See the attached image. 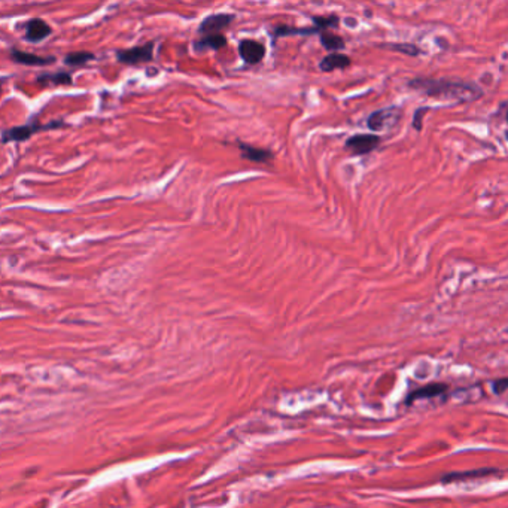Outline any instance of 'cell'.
I'll return each instance as SVG.
<instances>
[{
    "label": "cell",
    "instance_id": "obj_1",
    "mask_svg": "<svg viewBox=\"0 0 508 508\" xmlns=\"http://www.w3.org/2000/svg\"><path fill=\"white\" fill-rule=\"evenodd\" d=\"M408 87L424 93L428 97H435V99L439 100H452L457 103L475 102L483 96V90L480 87L462 81L417 78V80L410 81Z\"/></svg>",
    "mask_w": 508,
    "mask_h": 508
},
{
    "label": "cell",
    "instance_id": "obj_2",
    "mask_svg": "<svg viewBox=\"0 0 508 508\" xmlns=\"http://www.w3.org/2000/svg\"><path fill=\"white\" fill-rule=\"evenodd\" d=\"M66 124L58 120V121H53L50 124H39V123H33V124H26V125H18V127H12V129H8L3 131L2 134V142L8 143V142H26L32 138L33 134H36L37 131L42 130H53V129H60V127H64Z\"/></svg>",
    "mask_w": 508,
    "mask_h": 508
},
{
    "label": "cell",
    "instance_id": "obj_3",
    "mask_svg": "<svg viewBox=\"0 0 508 508\" xmlns=\"http://www.w3.org/2000/svg\"><path fill=\"white\" fill-rule=\"evenodd\" d=\"M401 109L397 106L392 107H385L371 114L367 120V125L371 131H382L386 129H392L401 118Z\"/></svg>",
    "mask_w": 508,
    "mask_h": 508
},
{
    "label": "cell",
    "instance_id": "obj_4",
    "mask_svg": "<svg viewBox=\"0 0 508 508\" xmlns=\"http://www.w3.org/2000/svg\"><path fill=\"white\" fill-rule=\"evenodd\" d=\"M154 46H155L154 42H148L145 45L129 48V50H118L115 53L116 60L129 66L149 63L154 58Z\"/></svg>",
    "mask_w": 508,
    "mask_h": 508
},
{
    "label": "cell",
    "instance_id": "obj_5",
    "mask_svg": "<svg viewBox=\"0 0 508 508\" xmlns=\"http://www.w3.org/2000/svg\"><path fill=\"white\" fill-rule=\"evenodd\" d=\"M498 474L502 475V471L493 466L477 468V470H468V471H453V473L444 474L442 478H439V483H443V484L461 483V482H468V480H478V478H486V477L498 475Z\"/></svg>",
    "mask_w": 508,
    "mask_h": 508
},
{
    "label": "cell",
    "instance_id": "obj_6",
    "mask_svg": "<svg viewBox=\"0 0 508 508\" xmlns=\"http://www.w3.org/2000/svg\"><path fill=\"white\" fill-rule=\"evenodd\" d=\"M380 138L377 134L367 133V134H355L346 140V149L352 155H365L373 152L379 148Z\"/></svg>",
    "mask_w": 508,
    "mask_h": 508
},
{
    "label": "cell",
    "instance_id": "obj_7",
    "mask_svg": "<svg viewBox=\"0 0 508 508\" xmlns=\"http://www.w3.org/2000/svg\"><path fill=\"white\" fill-rule=\"evenodd\" d=\"M236 15L233 14H213L206 17L201 21L199 27V35L200 36H209V35H219L221 30L227 28Z\"/></svg>",
    "mask_w": 508,
    "mask_h": 508
},
{
    "label": "cell",
    "instance_id": "obj_8",
    "mask_svg": "<svg viewBox=\"0 0 508 508\" xmlns=\"http://www.w3.org/2000/svg\"><path fill=\"white\" fill-rule=\"evenodd\" d=\"M24 30H26L24 33L26 41L32 42V44H37V42L45 41V39L53 33V27L41 18H33V19H28V21L24 24Z\"/></svg>",
    "mask_w": 508,
    "mask_h": 508
},
{
    "label": "cell",
    "instance_id": "obj_9",
    "mask_svg": "<svg viewBox=\"0 0 508 508\" xmlns=\"http://www.w3.org/2000/svg\"><path fill=\"white\" fill-rule=\"evenodd\" d=\"M239 54L242 60L248 64H258L266 57V46L262 44L253 41V39H245L239 45Z\"/></svg>",
    "mask_w": 508,
    "mask_h": 508
},
{
    "label": "cell",
    "instance_id": "obj_10",
    "mask_svg": "<svg viewBox=\"0 0 508 508\" xmlns=\"http://www.w3.org/2000/svg\"><path fill=\"white\" fill-rule=\"evenodd\" d=\"M447 389H448V386L446 383H429L426 386H422V388L413 390V392H410L407 395L404 403L407 406H410V404H413L415 401H419V399L435 398V397L446 394Z\"/></svg>",
    "mask_w": 508,
    "mask_h": 508
},
{
    "label": "cell",
    "instance_id": "obj_11",
    "mask_svg": "<svg viewBox=\"0 0 508 508\" xmlns=\"http://www.w3.org/2000/svg\"><path fill=\"white\" fill-rule=\"evenodd\" d=\"M11 60L23 66H50L55 63V57H41L32 53H24L19 50L11 51Z\"/></svg>",
    "mask_w": 508,
    "mask_h": 508
},
{
    "label": "cell",
    "instance_id": "obj_12",
    "mask_svg": "<svg viewBox=\"0 0 508 508\" xmlns=\"http://www.w3.org/2000/svg\"><path fill=\"white\" fill-rule=\"evenodd\" d=\"M350 64H352V60L347 55L340 54V53H333V54L324 57V60L319 63V69L322 72H333L336 69H346V67H349Z\"/></svg>",
    "mask_w": 508,
    "mask_h": 508
},
{
    "label": "cell",
    "instance_id": "obj_13",
    "mask_svg": "<svg viewBox=\"0 0 508 508\" xmlns=\"http://www.w3.org/2000/svg\"><path fill=\"white\" fill-rule=\"evenodd\" d=\"M239 148L242 155L249 161L253 163H269L273 158V154L269 149L258 148V146H252L249 143H239Z\"/></svg>",
    "mask_w": 508,
    "mask_h": 508
},
{
    "label": "cell",
    "instance_id": "obj_14",
    "mask_svg": "<svg viewBox=\"0 0 508 508\" xmlns=\"http://www.w3.org/2000/svg\"><path fill=\"white\" fill-rule=\"evenodd\" d=\"M227 45V37L224 35H209L201 36L199 41L194 42V48L197 51L203 50H221L222 46Z\"/></svg>",
    "mask_w": 508,
    "mask_h": 508
},
{
    "label": "cell",
    "instance_id": "obj_15",
    "mask_svg": "<svg viewBox=\"0 0 508 508\" xmlns=\"http://www.w3.org/2000/svg\"><path fill=\"white\" fill-rule=\"evenodd\" d=\"M37 84H53V85H72V75L67 72H57V73H44L37 76Z\"/></svg>",
    "mask_w": 508,
    "mask_h": 508
},
{
    "label": "cell",
    "instance_id": "obj_16",
    "mask_svg": "<svg viewBox=\"0 0 508 508\" xmlns=\"http://www.w3.org/2000/svg\"><path fill=\"white\" fill-rule=\"evenodd\" d=\"M320 44L325 46V50L328 51H341L346 46V42L343 41V37H340L334 33L329 32H320Z\"/></svg>",
    "mask_w": 508,
    "mask_h": 508
},
{
    "label": "cell",
    "instance_id": "obj_17",
    "mask_svg": "<svg viewBox=\"0 0 508 508\" xmlns=\"http://www.w3.org/2000/svg\"><path fill=\"white\" fill-rule=\"evenodd\" d=\"M91 60H94V54L88 53V51H76V53H71L64 57V64L71 66V67H81L87 63H90Z\"/></svg>",
    "mask_w": 508,
    "mask_h": 508
},
{
    "label": "cell",
    "instance_id": "obj_18",
    "mask_svg": "<svg viewBox=\"0 0 508 508\" xmlns=\"http://www.w3.org/2000/svg\"><path fill=\"white\" fill-rule=\"evenodd\" d=\"M319 33L315 27H306V28H297V27H291L287 24H282L279 27L275 28V36L276 37H282V36H292V35H315Z\"/></svg>",
    "mask_w": 508,
    "mask_h": 508
},
{
    "label": "cell",
    "instance_id": "obj_19",
    "mask_svg": "<svg viewBox=\"0 0 508 508\" xmlns=\"http://www.w3.org/2000/svg\"><path fill=\"white\" fill-rule=\"evenodd\" d=\"M311 21H314V24H315L314 27L320 33V32H327L328 28H336V27H338L340 18L337 15L314 17V18H311Z\"/></svg>",
    "mask_w": 508,
    "mask_h": 508
},
{
    "label": "cell",
    "instance_id": "obj_20",
    "mask_svg": "<svg viewBox=\"0 0 508 508\" xmlns=\"http://www.w3.org/2000/svg\"><path fill=\"white\" fill-rule=\"evenodd\" d=\"M389 50H395V51H399V53H404V54H408V55H419L421 54V50L416 45H412V44H392V45H388Z\"/></svg>",
    "mask_w": 508,
    "mask_h": 508
},
{
    "label": "cell",
    "instance_id": "obj_21",
    "mask_svg": "<svg viewBox=\"0 0 508 508\" xmlns=\"http://www.w3.org/2000/svg\"><path fill=\"white\" fill-rule=\"evenodd\" d=\"M429 111V107L426 106H422V107H417V109L415 111V115H413V127L417 130L421 131L422 130V121H424V115Z\"/></svg>",
    "mask_w": 508,
    "mask_h": 508
},
{
    "label": "cell",
    "instance_id": "obj_22",
    "mask_svg": "<svg viewBox=\"0 0 508 508\" xmlns=\"http://www.w3.org/2000/svg\"><path fill=\"white\" fill-rule=\"evenodd\" d=\"M507 388H508V380H507L505 377L498 379L496 382H493V390H495V392H496L498 395L504 394L505 390H507Z\"/></svg>",
    "mask_w": 508,
    "mask_h": 508
},
{
    "label": "cell",
    "instance_id": "obj_23",
    "mask_svg": "<svg viewBox=\"0 0 508 508\" xmlns=\"http://www.w3.org/2000/svg\"><path fill=\"white\" fill-rule=\"evenodd\" d=\"M0 90H2V87H0Z\"/></svg>",
    "mask_w": 508,
    "mask_h": 508
}]
</instances>
